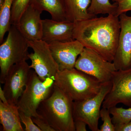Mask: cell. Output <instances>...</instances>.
<instances>
[{
    "label": "cell",
    "instance_id": "6da1fadb",
    "mask_svg": "<svg viewBox=\"0 0 131 131\" xmlns=\"http://www.w3.org/2000/svg\"><path fill=\"white\" fill-rule=\"evenodd\" d=\"M120 31L119 18L113 15L75 23L74 37L84 47L94 51L113 62Z\"/></svg>",
    "mask_w": 131,
    "mask_h": 131
},
{
    "label": "cell",
    "instance_id": "cb8c5ba5",
    "mask_svg": "<svg viewBox=\"0 0 131 131\" xmlns=\"http://www.w3.org/2000/svg\"><path fill=\"white\" fill-rule=\"evenodd\" d=\"M117 5L116 16H118L122 14L131 11V0H112Z\"/></svg>",
    "mask_w": 131,
    "mask_h": 131
},
{
    "label": "cell",
    "instance_id": "4fadbf2b",
    "mask_svg": "<svg viewBox=\"0 0 131 131\" xmlns=\"http://www.w3.org/2000/svg\"><path fill=\"white\" fill-rule=\"evenodd\" d=\"M42 12L30 3L16 25L20 32L28 41L42 40L43 22L40 15Z\"/></svg>",
    "mask_w": 131,
    "mask_h": 131
},
{
    "label": "cell",
    "instance_id": "8992f818",
    "mask_svg": "<svg viewBox=\"0 0 131 131\" xmlns=\"http://www.w3.org/2000/svg\"><path fill=\"white\" fill-rule=\"evenodd\" d=\"M112 87L111 81L104 83L100 91L91 98L73 102L74 120L85 122L92 131H99L98 122L101 107Z\"/></svg>",
    "mask_w": 131,
    "mask_h": 131
},
{
    "label": "cell",
    "instance_id": "5b68a950",
    "mask_svg": "<svg viewBox=\"0 0 131 131\" xmlns=\"http://www.w3.org/2000/svg\"><path fill=\"white\" fill-rule=\"evenodd\" d=\"M54 80H40L35 71L31 70L25 88L19 98L17 105L19 111L33 117H42L37 110L40 103L51 94Z\"/></svg>",
    "mask_w": 131,
    "mask_h": 131
},
{
    "label": "cell",
    "instance_id": "ffe728a7",
    "mask_svg": "<svg viewBox=\"0 0 131 131\" xmlns=\"http://www.w3.org/2000/svg\"><path fill=\"white\" fill-rule=\"evenodd\" d=\"M113 124L115 126L125 124L131 121V107L125 108L117 107L116 106L109 109Z\"/></svg>",
    "mask_w": 131,
    "mask_h": 131
},
{
    "label": "cell",
    "instance_id": "3957f363",
    "mask_svg": "<svg viewBox=\"0 0 131 131\" xmlns=\"http://www.w3.org/2000/svg\"><path fill=\"white\" fill-rule=\"evenodd\" d=\"M103 83L75 68L59 71L54 80V85L74 102L95 96L100 91Z\"/></svg>",
    "mask_w": 131,
    "mask_h": 131
},
{
    "label": "cell",
    "instance_id": "ba28073f",
    "mask_svg": "<svg viewBox=\"0 0 131 131\" xmlns=\"http://www.w3.org/2000/svg\"><path fill=\"white\" fill-rule=\"evenodd\" d=\"M28 44L34 51L28 56L31 61L30 68L34 70L42 81L49 78L54 80L59 69L49 44L42 40L28 41Z\"/></svg>",
    "mask_w": 131,
    "mask_h": 131
},
{
    "label": "cell",
    "instance_id": "603a6c76",
    "mask_svg": "<svg viewBox=\"0 0 131 131\" xmlns=\"http://www.w3.org/2000/svg\"><path fill=\"white\" fill-rule=\"evenodd\" d=\"M21 123L25 126V131H41L40 128L34 123L31 116L27 115L19 111Z\"/></svg>",
    "mask_w": 131,
    "mask_h": 131
},
{
    "label": "cell",
    "instance_id": "7a4b0ae2",
    "mask_svg": "<svg viewBox=\"0 0 131 131\" xmlns=\"http://www.w3.org/2000/svg\"><path fill=\"white\" fill-rule=\"evenodd\" d=\"M73 102L54 84L51 94L40 103L37 112L55 131H75Z\"/></svg>",
    "mask_w": 131,
    "mask_h": 131
},
{
    "label": "cell",
    "instance_id": "d6986e66",
    "mask_svg": "<svg viewBox=\"0 0 131 131\" xmlns=\"http://www.w3.org/2000/svg\"><path fill=\"white\" fill-rule=\"evenodd\" d=\"M117 5L112 4L110 0H91L88 9L89 13L93 15L99 14L113 15L116 16Z\"/></svg>",
    "mask_w": 131,
    "mask_h": 131
},
{
    "label": "cell",
    "instance_id": "4316f807",
    "mask_svg": "<svg viewBox=\"0 0 131 131\" xmlns=\"http://www.w3.org/2000/svg\"><path fill=\"white\" fill-rule=\"evenodd\" d=\"M87 124L85 122L79 120H74L75 129L76 131H86Z\"/></svg>",
    "mask_w": 131,
    "mask_h": 131
},
{
    "label": "cell",
    "instance_id": "ac0fdd59",
    "mask_svg": "<svg viewBox=\"0 0 131 131\" xmlns=\"http://www.w3.org/2000/svg\"><path fill=\"white\" fill-rule=\"evenodd\" d=\"M14 0H5L0 7V43L3 42L5 34L11 26V12Z\"/></svg>",
    "mask_w": 131,
    "mask_h": 131
},
{
    "label": "cell",
    "instance_id": "5bb4252c",
    "mask_svg": "<svg viewBox=\"0 0 131 131\" xmlns=\"http://www.w3.org/2000/svg\"><path fill=\"white\" fill-rule=\"evenodd\" d=\"M42 40L50 43L52 42H66L75 40L74 37L75 23L68 20L56 21L42 20Z\"/></svg>",
    "mask_w": 131,
    "mask_h": 131
},
{
    "label": "cell",
    "instance_id": "8fae6325",
    "mask_svg": "<svg viewBox=\"0 0 131 131\" xmlns=\"http://www.w3.org/2000/svg\"><path fill=\"white\" fill-rule=\"evenodd\" d=\"M120 31L113 62L116 70L131 68V16L126 13L119 16Z\"/></svg>",
    "mask_w": 131,
    "mask_h": 131
},
{
    "label": "cell",
    "instance_id": "7402d4cb",
    "mask_svg": "<svg viewBox=\"0 0 131 131\" xmlns=\"http://www.w3.org/2000/svg\"><path fill=\"white\" fill-rule=\"evenodd\" d=\"M109 109L102 107L100 113V117L103 121L102 125L100 126L99 131H115V127L113 124L112 118Z\"/></svg>",
    "mask_w": 131,
    "mask_h": 131
},
{
    "label": "cell",
    "instance_id": "277c9868",
    "mask_svg": "<svg viewBox=\"0 0 131 131\" xmlns=\"http://www.w3.org/2000/svg\"><path fill=\"white\" fill-rule=\"evenodd\" d=\"M28 41L18 30L16 26L11 25L7 38L0 46V81L4 83L12 66L29 59Z\"/></svg>",
    "mask_w": 131,
    "mask_h": 131
},
{
    "label": "cell",
    "instance_id": "e0dca14e",
    "mask_svg": "<svg viewBox=\"0 0 131 131\" xmlns=\"http://www.w3.org/2000/svg\"><path fill=\"white\" fill-rule=\"evenodd\" d=\"M30 3L42 12H48L54 20H67L64 0H30Z\"/></svg>",
    "mask_w": 131,
    "mask_h": 131
},
{
    "label": "cell",
    "instance_id": "7c38bea8",
    "mask_svg": "<svg viewBox=\"0 0 131 131\" xmlns=\"http://www.w3.org/2000/svg\"><path fill=\"white\" fill-rule=\"evenodd\" d=\"M49 45L60 71L75 68L77 60L84 49L83 45L76 40L52 42Z\"/></svg>",
    "mask_w": 131,
    "mask_h": 131
},
{
    "label": "cell",
    "instance_id": "9c48e42d",
    "mask_svg": "<svg viewBox=\"0 0 131 131\" xmlns=\"http://www.w3.org/2000/svg\"><path fill=\"white\" fill-rule=\"evenodd\" d=\"M111 81L112 88L103 101L102 107L109 109L119 103L131 107V68L116 70Z\"/></svg>",
    "mask_w": 131,
    "mask_h": 131
},
{
    "label": "cell",
    "instance_id": "52a82bcc",
    "mask_svg": "<svg viewBox=\"0 0 131 131\" xmlns=\"http://www.w3.org/2000/svg\"><path fill=\"white\" fill-rule=\"evenodd\" d=\"M75 68L94 77L102 83L110 81L116 71L114 64L96 52L84 47L78 57Z\"/></svg>",
    "mask_w": 131,
    "mask_h": 131
},
{
    "label": "cell",
    "instance_id": "484cf974",
    "mask_svg": "<svg viewBox=\"0 0 131 131\" xmlns=\"http://www.w3.org/2000/svg\"><path fill=\"white\" fill-rule=\"evenodd\" d=\"M115 131H131V121L125 124L115 126Z\"/></svg>",
    "mask_w": 131,
    "mask_h": 131
},
{
    "label": "cell",
    "instance_id": "30bf717a",
    "mask_svg": "<svg viewBox=\"0 0 131 131\" xmlns=\"http://www.w3.org/2000/svg\"><path fill=\"white\" fill-rule=\"evenodd\" d=\"M31 69L26 61L16 64L10 68L3 88L8 103L17 104L28 81Z\"/></svg>",
    "mask_w": 131,
    "mask_h": 131
},
{
    "label": "cell",
    "instance_id": "83f0119b",
    "mask_svg": "<svg viewBox=\"0 0 131 131\" xmlns=\"http://www.w3.org/2000/svg\"><path fill=\"white\" fill-rule=\"evenodd\" d=\"M0 99L1 101L2 102L5 103H8L6 95H5V92L3 91V89H2L1 86H0Z\"/></svg>",
    "mask_w": 131,
    "mask_h": 131
},
{
    "label": "cell",
    "instance_id": "f1b7e54d",
    "mask_svg": "<svg viewBox=\"0 0 131 131\" xmlns=\"http://www.w3.org/2000/svg\"><path fill=\"white\" fill-rule=\"evenodd\" d=\"M4 1L5 0H0V7L2 6L3 3H4Z\"/></svg>",
    "mask_w": 131,
    "mask_h": 131
},
{
    "label": "cell",
    "instance_id": "d4e9b609",
    "mask_svg": "<svg viewBox=\"0 0 131 131\" xmlns=\"http://www.w3.org/2000/svg\"><path fill=\"white\" fill-rule=\"evenodd\" d=\"M33 121L41 131H55L42 117H32Z\"/></svg>",
    "mask_w": 131,
    "mask_h": 131
},
{
    "label": "cell",
    "instance_id": "44dd1931",
    "mask_svg": "<svg viewBox=\"0 0 131 131\" xmlns=\"http://www.w3.org/2000/svg\"><path fill=\"white\" fill-rule=\"evenodd\" d=\"M30 0H14L11 12V25H16L22 14L30 5Z\"/></svg>",
    "mask_w": 131,
    "mask_h": 131
},
{
    "label": "cell",
    "instance_id": "9a60e30c",
    "mask_svg": "<svg viewBox=\"0 0 131 131\" xmlns=\"http://www.w3.org/2000/svg\"><path fill=\"white\" fill-rule=\"evenodd\" d=\"M0 122L3 131H24L19 111L16 104L0 101Z\"/></svg>",
    "mask_w": 131,
    "mask_h": 131
},
{
    "label": "cell",
    "instance_id": "2e32d148",
    "mask_svg": "<svg viewBox=\"0 0 131 131\" xmlns=\"http://www.w3.org/2000/svg\"><path fill=\"white\" fill-rule=\"evenodd\" d=\"M67 20L76 23L96 16L90 14L88 9L91 0H64Z\"/></svg>",
    "mask_w": 131,
    "mask_h": 131
}]
</instances>
